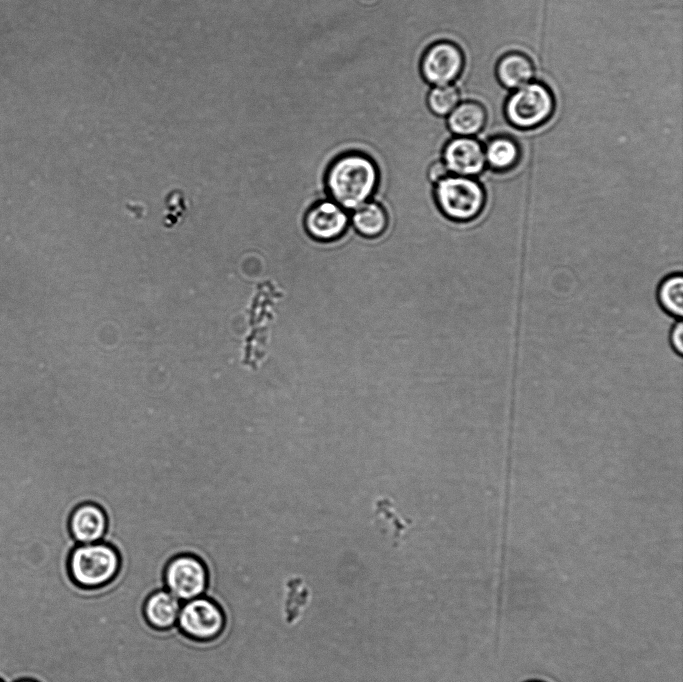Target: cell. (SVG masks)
<instances>
[{
  "mask_svg": "<svg viewBox=\"0 0 683 682\" xmlns=\"http://www.w3.org/2000/svg\"><path fill=\"white\" fill-rule=\"evenodd\" d=\"M377 183L376 165L360 153L340 156L331 164L326 175L329 194L343 209H356L366 203Z\"/></svg>",
  "mask_w": 683,
  "mask_h": 682,
  "instance_id": "6da1fadb",
  "label": "cell"
},
{
  "mask_svg": "<svg viewBox=\"0 0 683 682\" xmlns=\"http://www.w3.org/2000/svg\"><path fill=\"white\" fill-rule=\"evenodd\" d=\"M0 682H4V681H2V680L0 679Z\"/></svg>",
  "mask_w": 683,
  "mask_h": 682,
  "instance_id": "7402d4cb",
  "label": "cell"
},
{
  "mask_svg": "<svg viewBox=\"0 0 683 682\" xmlns=\"http://www.w3.org/2000/svg\"><path fill=\"white\" fill-rule=\"evenodd\" d=\"M529 682H540V681H529Z\"/></svg>",
  "mask_w": 683,
  "mask_h": 682,
  "instance_id": "44dd1931",
  "label": "cell"
},
{
  "mask_svg": "<svg viewBox=\"0 0 683 682\" xmlns=\"http://www.w3.org/2000/svg\"><path fill=\"white\" fill-rule=\"evenodd\" d=\"M181 601L166 589H156L147 595L142 605V615L149 627L165 631L176 626Z\"/></svg>",
  "mask_w": 683,
  "mask_h": 682,
  "instance_id": "8fae6325",
  "label": "cell"
},
{
  "mask_svg": "<svg viewBox=\"0 0 683 682\" xmlns=\"http://www.w3.org/2000/svg\"><path fill=\"white\" fill-rule=\"evenodd\" d=\"M348 223L342 207L332 201H323L312 207L305 218L307 232L320 241H331L340 237Z\"/></svg>",
  "mask_w": 683,
  "mask_h": 682,
  "instance_id": "30bf717a",
  "label": "cell"
},
{
  "mask_svg": "<svg viewBox=\"0 0 683 682\" xmlns=\"http://www.w3.org/2000/svg\"><path fill=\"white\" fill-rule=\"evenodd\" d=\"M435 197L441 211L455 221L476 218L485 205L484 189L471 177H444L436 183Z\"/></svg>",
  "mask_w": 683,
  "mask_h": 682,
  "instance_id": "3957f363",
  "label": "cell"
},
{
  "mask_svg": "<svg viewBox=\"0 0 683 682\" xmlns=\"http://www.w3.org/2000/svg\"><path fill=\"white\" fill-rule=\"evenodd\" d=\"M352 223L361 235L374 238L387 228L388 217L382 206L375 202L364 203L355 209Z\"/></svg>",
  "mask_w": 683,
  "mask_h": 682,
  "instance_id": "5bb4252c",
  "label": "cell"
},
{
  "mask_svg": "<svg viewBox=\"0 0 683 682\" xmlns=\"http://www.w3.org/2000/svg\"><path fill=\"white\" fill-rule=\"evenodd\" d=\"M448 169L443 161H436L428 169V178L431 182L437 183L447 176Z\"/></svg>",
  "mask_w": 683,
  "mask_h": 682,
  "instance_id": "ac0fdd59",
  "label": "cell"
},
{
  "mask_svg": "<svg viewBox=\"0 0 683 682\" xmlns=\"http://www.w3.org/2000/svg\"><path fill=\"white\" fill-rule=\"evenodd\" d=\"M421 73L431 85H449L461 74L464 55L458 45L442 40L430 45L421 59Z\"/></svg>",
  "mask_w": 683,
  "mask_h": 682,
  "instance_id": "52a82bcc",
  "label": "cell"
},
{
  "mask_svg": "<svg viewBox=\"0 0 683 682\" xmlns=\"http://www.w3.org/2000/svg\"><path fill=\"white\" fill-rule=\"evenodd\" d=\"M448 115L449 129L463 137L477 134L484 127L487 118L485 108L475 101L458 104Z\"/></svg>",
  "mask_w": 683,
  "mask_h": 682,
  "instance_id": "4fadbf2b",
  "label": "cell"
},
{
  "mask_svg": "<svg viewBox=\"0 0 683 682\" xmlns=\"http://www.w3.org/2000/svg\"><path fill=\"white\" fill-rule=\"evenodd\" d=\"M658 299L665 311L681 317L683 315V277L678 274L665 279L659 287Z\"/></svg>",
  "mask_w": 683,
  "mask_h": 682,
  "instance_id": "2e32d148",
  "label": "cell"
},
{
  "mask_svg": "<svg viewBox=\"0 0 683 682\" xmlns=\"http://www.w3.org/2000/svg\"><path fill=\"white\" fill-rule=\"evenodd\" d=\"M459 92L451 84L434 86L428 96L429 109L438 116L448 115L459 104Z\"/></svg>",
  "mask_w": 683,
  "mask_h": 682,
  "instance_id": "e0dca14e",
  "label": "cell"
},
{
  "mask_svg": "<svg viewBox=\"0 0 683 682\" xmlns=\"http://www.w3.org/2000/svg\"><path fill=\"white\" fill-rule=\"evenodd\" d=\"M121 554L108 542L79 544L67 557V572L78 588L100 589L111 583L121 569Z\"/></svg>",
  "mask_w": 683,
  "mask_h": 682,
  "instance_id": "7a4b0ae2",
  "label": "cell"
},
{
  "mask_svg": "<svg viewBox=\"0 0 683 682\" xmlns=\"http://www.w3.org/2000/svg\"><path fill=\"white\" fill-rule=\"evenodd\" d=\"M162 577L164 588L183 602L204 595L209 583L206 563L193 553H179L170 558Z\"/></svg>",
  "mask_w": 683,
  "mask_h": 682,
  "instance_id": "5b68a950",
  "label": "cell"
},
{
  "mask_svg": "<svg viewBox=\"0 0 683 682\" xmlns=\"http://www.w3.org/2000/svg\"><path fill=\"white\" fill-rule=\"evenodd\" d=\"M15 682H37V681H36V680H32V679H20V680H17V681H15Z\"/></svg>",
  "mask_w": 683,
  "mask_h": 682,
  "instance_id": "ffe728a7",
  "label": "cell"
},
{
  "mask_svg": "<svg viewBox=\"0 0 683 682\" xmlns=\"http://www.w3.org/2000/svg\"><path fill=\"white\" fill-rule=\"evenodd\" d=\"M555 100L542 83L531 82L517 88L507 99L505 115L518 129H532L545 123L553 114Z\"/></svg>",
  "mask_w": 683,
  "mask_h": 682,
  "instance_id": "277c9868",
  "label": "cell"
},
{
  "mask_svg": "<svg viewBox=\"0 0 683 682\" xmlns=\"http://www.w3.org/2000/svg\"><path fill=\"white\" fill-rule=\"evenodd\" d=\"M671 345L677 354L683 351V324L678 321L671 332Z\"/></svg>",
  "mask_w": 683,
  "mask_h": 682,
  "instance_id": "d6986e66",
  "label": "cell"
},
{
  "mask_svg": "<svg viewBox=\"0 0 683 682\" xmlns=\"http://www.w3.org/2000/svg\"><path fill=\"white\" fill-rule=\"evenodd\" d=\"M534 74L532 60L521 52H509L503 55L496 65L498 81L509 89H517L530 83Z\"/></svg>",
  "mask_w": 683,
  "mask_h": 682,
  "instance_id": "7c38bea8",
  "label": "cell"
},
{
  "mask_svg": "<svg viewBox=\"0 0 683 682\" xmlns=\"http://www.w3.org/2000/svg\"><path fill=\"white\" fill-rule=\"evenodd\" d=\"M108 518L101 505L84 502L77 505L68 519V531L78 544H90L105 538Z\"/></svg>",
  "mask_w": 683,
  "mask_h": 682,
  "instance_id": "9c48e42d",
  "label": "cell"
},
{
  "mask_svg": "<svg viewBox=\"0 0 683 682\" xmlns=\"http://www.w3.org/2000/svg\"><path fill=\"white\" fill-rule=\"evenodd\" d=\"M484 153L486 163L497 171H507L513 168L520 158L518 144L507 136L491 139L486 145Z\"/></svg>",
  "mask_w": 683,
  "mask_h": 682,
  "instance_id": "9a60e30c",
  "label": "cell"
},
{
  "mask_svg": "<svg viewBox=\"0 0 683 682\" xmlns=\"http://www.w3.org/2000/svg\"><path fill=\"white\" fill-rule=\"evenodd\" d=\"M176 625L187 638L196 642H209L223 632L226 616L217 602L202 595L181 605Z\"/></svg>",
  "mask_w": 683,
  "mask_h": 682,
  "instance_id": "8992f818",
  "label": "cell"
},
{
  "mask_svg": "<svg viewBox=\"0 0 683 682\" xmlns=\"http://www.w3.org/2000/svg\"><path fill=\"white\" fill-rule=\"evenodd\" d=\"M443 160L448 171L464 177L480 174L486 165L484 148L472 137L450 140L444 148Z\"/></svg>",
  "mask_w": 683,
  "mask_h": 682,
  "instance_id": "ba28073f",
  "label": "cell"
}]
</instances>
